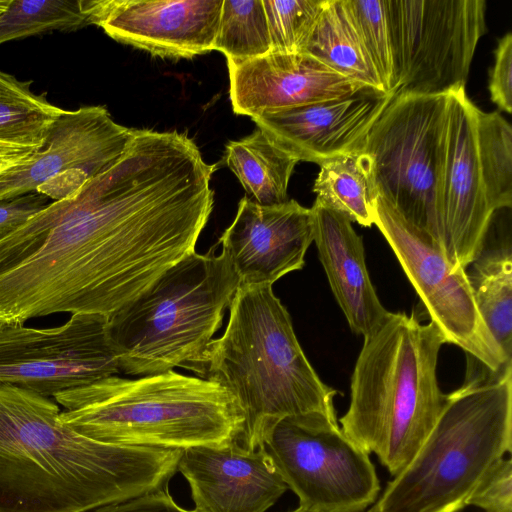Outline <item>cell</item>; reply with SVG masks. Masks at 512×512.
<instances>
[{"mask_svg": "<svg viewBox=\"0 0 512 512\" xmlns=\"http://www.w3.org/2000/svg\"><path fill=\"white\" fill-rule=\"evenodd\" d=\"M444 338L431 321L389 312L364 336L342 431L395 477L413 459L446 403L437 380Z\"/></svg>", "mask_w": 512, "mask_h": 512, "instance_id": "277c9868", "label": "cell"}, {"mask_svg": "<svg viewBox=\"0 0 512 512\" xmlns=\"http://www.w3.org/2000/svg\"><path fill=\"white\" fill-rule=\"evenodd\" d=\"M386 93L391 94L393 65L383 0H343Z\"/></svg>", "mask_w": 512, "mask_h": 512, "instance_id": "f1b7e54d", "label": "cell"}, {"mask_svg": "<svg viewBox=\"0 0 512 512\" xmlns=\"http://www.w3.org/2000/svg\"><path fill=\"white\" fill-rule=\"evenodd\" d=\"M53 200L34 191L0 201V237L15 230L29 218L40 212Z\"/></svg>", "mask_w": 512, "mask_h": 512, "instance_id": "1f68e13d", "label": "cell"}, {"mask_svg": "<svg viewBox=\"0 0 512 512\" xmlns=\"http://www.w3.org/2000/svg\"><path fill=\"white\" fill-rule=\"evenodd\" d=\"M223 0H86L91 24L114 40L169 59L213 50Z\"/></svg>", "mask_w": 512, "mask_h": 512, "instance_id": "9a60e30c", "label": "cell"}, {"mask_svg": "<svg viewBox=\"0 0 512 512\" xmlns=\"http://www.w3.org/2000/svg\"><path fill=\"white\" fill-rule=\"evenodd\" d=\"M38 148L0 141V176L23 164Z\"/></svg>", "mask_w": 512, "mask_h": 512, "instance_id": "836d02e7", "label": "cell"}, {"mask_svg": "<svg viewBox=\"0 0 512 512\" xmlns=\"http://www.w3.org/2000/svg\"><path fill=\"white\" fill-rule=\"evenodd\" d=\"M512 448V369L469 367L423 444L369 512H459Z\"/></svg>", "mask_w": 512, "mask_h": 512, "instance_id": "8992f818", "label": "cell"}, {"mask_svg": "<svg viewBox=\"0 0 512 512\" xmlns=\"http://www.w3.org/2000/svg\"><path fill=\"white\" fill-rule=\"evenodd\" d=\"M468 505L484 512H512V462L502 458L481 480Z\"/></svg>", "mask_w": 512, "mask_h": 512, "instance_id": "f546056e", "label": "cell"}, {"mask_svg": "<svg viewBox=\"0 0 512 512\" xmlns=\"http://www.w3.org/2000/svg\"><path fill=\"white\" fill-rule=\"evenodd\" d=\"M130 130L116 123L105 106L63 110L42 145L0 176V201L34 191L53 201L66 196L121 156Z\"/></svg>", "mask_w": 512, "mask_h": 512, "instance_id": "5bb4252c", "label": "cell"}, {"mask_svg": "<svg viewBox=\"0 0 512 512\" xmlns=\"http://www.w3.org/2000/svg\"><path fill=\"white\" fill-rule=\"evenodd\" d=\"M186 255L109 317L120 373L197 372L240 280L224 252Z\"/></svg>", "mask_w": 512, "mask_h": 512, "instance_id": "52a82bcc", "label": "cell"}, {"mask_svg": "<svg viewBox=\"0 0 512 512\" xmlns=\"http://www.w3.org/2000/svg\"><path fill=\"white\" fill-rule=\"evenodd\" d=\"M9 0H0V10L6 7Z\"/></svg>", "mask_w": 512, "mask_h": 512, "instance_id": "d590c367", "label": "cell"}, {"mask_svg": "<svg viewBox=\"0 0 512 512\" xmlns=\"http://www.w3.org/2000/svg\"><path fill=\"white\" fill-rule=\"evenodd\" d=\"M221 337L209 345L201 378L224 386L245 415L237 439L261 448L273 425L295 415L336 417L338 391L325 384L308 361L285 306L271 285H240Z\"/></svg>", "mask_w": 512, "mask_h": 512, "instance_id": "3957f363", "label": "cell"}, {"mask_svg": "<svg viewBox=\"0 0 512 512\" xmlns=\"http://www.w3.org/2000/svg\"><path fill=\"white\" fill-rule=\"evenodd\" d=\"M91 25L86 0H9L0 11V44Z\"/></svg>", "mask_w": 512, "mask_h": 512, "instance_id": "484cf974", "label": "cell"}, {"mask_svg": "<svg viewBox=\"0 0 512 512\" xmlns=\"http://www.w3.org/2000/svg\"><path fill=\"white\" fill-rule=\"evenodd\" d=\"M224 161L247 197L260 205L288 200L289 180L299 162L275 145L258 127L248 136L226 145Z\"/></svg>", "mask_w": 512, "mask_h": 512, "instance_id": "44dd1931", "label": "cell"}, {"mask_svg": "<svg viewBox=\"0 0 512 512\" xmlns=\"http://www.w3.org/2000/svg\"><path fill=\"white\" fill-rule=\"evenodd\" d=\"M390 39L391 94L437 95L465 88L480 38L484 0H383Z\"/></svg>", "mask_w": 512, "mask_h": 512, "instance_id": "8fae6325", "label": "cell"}, {"mask_svg": "<svg viewBox=\"0 0 512 512\" xmlns=\"http://www.w3.org/2000/svg\"><path fill=\"white\" fill-rule=\"evenodd\" d=\"M215 165L176 130L131 128L106 170L0 237V323L110 317L195 251Z\"/></svg>", "mask_w": 512, "mask_h": 512, "instance_id": "6da1fadb", "label": "cell"}, {"mask_svg": "<svg viewBox=\"0 0 512 512\" xmlns=\"http://www.w3.org/2000/svg\"><path fill=\"white\" fill-rule=\"evenodd\" d=\"M314 238L311 208L295 200L260 205L247 196L219 239L240 285H271L305 265Z\"/></svg>", "mask_w": 512, "mask_h": 512, "instance_id": "e0dca14e", "label": "cell"}, {"mask_svg": "<svg viewBox=\"0 0 512 512\" xmlns=\"http://www.w3.org/2000/svg\"><path fill=\"white\" fill-rule=\"evenodd\" d=\"M283 481L313 512H364L380 492L370 454L321 413L285 417L263 446Z\"/></svg>", "mask_w": 512, "mask_h": 512, "instance_id": "30bf717a", "label": "cell"}, {"mask_svg": "<svg viewBox=\"0 0 512 512\" xmlns=\"http://www.w3.org/2000/svg\"><path fill=\"white\" fill-rule=\"evenodd\" d=\"M512 205V128L480 110L465 88L450 92L442 185L444 253L465 269L482 250L497 211Z\"/></svg>", "mask_w": 512, "mask_h": 512, "instance_id": "ba28073f", "label": "cell"}, {"mask_svg": "<svg viewBox=\"0 0 512 512\" xmlns=\"http://www.w3.org/2000/svg\"><path fill=\"white\" fill-rule=\"evenodd\" d=\"M291 512H313V511H310V510H308L306 508H303V507L299 506L297 509H295V510H293Z\"/></svg>", "mask_w": 512, "mask_h": 512, "instance_id": "e575fe53", "label": "cell"}, {"mask_svg": "<svg viewBox=\"0 0 512 512\" xmlns=\"http://www.w3.org/2000/svg\"><path fill=\"white\" fill-rule=\"evenodd\" d=\"M50 398L0 384V512H86L168 485L181 450L105 443Z\"/></svg>", "mask_w": 512, "mask_h": 512, "instance_id": "7a4b0ae2", "label": "cell"}, {"mask_svg": "<svg viewBox=\"0 0 512 512\" xmlns=\"http://www.w3.org/2000/svg\"><path fill=\"white\" fill-rule=\"evenodd\" d=\"M187 480L195 512H265L287 485L263 447L237 439L181 450L177 465Z\"/></svg>", "mask_w": 512, "mask_h": 512, "instance_id": "ac0fdd59", "label": "cell"}, {"mask_svg": "<svg viewBox=\"0 0 512 512\" xmlns=\"http://www.w3.org/2000/svg\"><path fill=\"white\" fill-rule=\"evenodd\" d=\"M31 84L0 71V141L40 147L63 111L45 94L34 93Z\"/></svg>", "mask_w": 512, "mask_h": 512, "instance_id": "d4e9b609", "label": "cell"}, {"mask_svg": "<svg viewBox=\"0 0 512 512\" xmlns=\"http://www.w3.org/2000/svg\"><path fill=\"white\" fill-rule=\"evenodd\" d=\"M227 66L233 111L251 118L344 97L365 87L307 53L269 51L244 61H227Z\"/></svg>", "mask_w": 512, "mask_h": 512, "instance_id": "d6986e66", "label": "cell"}, {"mask_svg": "<svg viewBox=\"0 0 512 512\" xmlns=\"http://www.w3.org/2000/svg\"><path fill=\"white\" fill-rule=\"evenodd\" d=\"M449 102L450 93L394 95L371 128L363 150L372 160L379 195L443 252Z\"/></svg>", "mask_w": 512, "mask_h": 512, "instance_id": "9c48e42d", "label": "cell"}, {"mask_svg": "<svg viewBox=\"0 0 512 512\" xmlns=\"http://www.w3.org/2000/svg\"><path fill=\"white\" fill-rule=\"evenodd\" d=\"M270 51L304 53L325 0H262Z\"/></svg>", "mask_w": 512, "mask_h": 512, "instance_id": "83f0119b", "label": "cell"}, {"mask_svg": "<svg viewBox=\"0 0 512 512\" xmlns=\"http://www.w3.org/2000/svg\"><path fill=\"white\" fill-rule=\"evenodd\" d=\"M54 398L65 408V425L111 444L183 450L238 439L245 424L241 406L224 386L174 370L114 375Z\"/></svg>", "mask_w": 512, "mask_h": 512, "instance_id": "5b68a950", "label": "cell"}, {"mask_svg": "<svg viewBox=\"0 0 512 512\" xmlns=\"http://www.w3.org/2000/svg\"><path fill=\"white\" fill-rule=\"evenodd\" d=\"M213 50L227 61H244L270 51V37L262 0H223Z\"/></svg>", "mask_w": 512, "mask_h": 512, "instance_id": "4316f807", "label": "cell"}, {"mask_svg": "<svg viewBox=\"0 0 512 512\" xmlns=\"http://www.w3.org/2000/svg\"><path fill=\"white\" fill-rule=\"evenodd\" d=\"M304 53L355 83L385 92L343 0H325Z\"/></svg>", "mask_w": 512, "mask_h": 512, "instance_id": "603a6c76", "label": "cell"}, {"mask_svg": "<svg viewBox=\"0 0 512 512\" xmlns=\"http://www.w3.org/2000/svg\"><path fill=\"white\" fill-rule=\"evenodd\" d=\"M478 311L492 338L512 361V253L508 242L482 250L465 268Z\"/></svg>", "mask_w": 512, "mask_h": 512, "instance_id": "7402d4cb", "label": "cell"}, {"mask_svg": "<svg viewBox=\"0 0 512 512\" xmlns=\"http://www.w3.org/2000/svg\"><path fill=\"white\" fill-rule=\"evenodd\" d=\"M118 374L108 316L73 314L52 328L0 323V384L50 398Z\"/></svg>", "mask_w": 512, "mask_h": 512, "instance_id": "4fadbf2b", "label": "cell"}, {"mask_svg": "<svg viewBox=\"0 0 512 512\" xmlns=\"http://www.w3.org/2000/svg\"><path fill=\"white\" fill-rule=\"evenodd\" d=\"M313 242L317 247L333 295L351 330L363 337L387 317L371 282L362 237L342 214L314 202Z\"/></svg>", "mask_w": 512, "mask_h": 512, "instance_id": "ffe728a7", "label": "cell"}, {"mask_svg": "<svg viewBox=\"0 0 512 512\" xmlns=\"http://www.w3.org/2000/svg\"><path fill=\"white\" fill-rule=\"evenodd\" d=\"M392 98L390 93L364 87L344 97L262 113L252 120L298 161L320 165L363 151L371 128Z\"/></svg>", "mask_w": 512, "mask_h": 512, "instance_id": "2e32d148", "label": "cell"}, {"mask_svg": "<svg viewBox=\"0 0 512 512\" xmlns=\"http://www.w3.org/2000/svg\"><path fill=\"white\" fill-rule=\"evenodd\" d=\"M319 166L313 186L315 201L352 223L371 227L379 193L370 156L365 151L355 152L328 159Z\"/></svg>", "mask_w": 512, "mask_h": 512, "instance_id": "cb8c5ba5", "label": "cell"}, {"mask_svg": "<svg viewBox=\"0 0 512 512\" xmlns=\"http://www.w3.org/2000/svg\"><path fill=\"white\" fill-rule=\"evenodd\" d=\"M490 98L499 109L512 112V34L499 39L489 77Z\"/></svg>", "mask_w": 512, "mask_h": 512, "instance_id": "4dcf8cb0", "label": "cell"}, {"mask_svg": "<svg viewBox=\"0 0 512 512\" xmlns=\"http://www.w3.org/2000/svg\"><path fill=\"white\" fill-rule=\"evenodd\" d=\"M374 224L396 255L445 343L458 346L467 359L491 372L512 369V361L506 359L482 320L465 269L454 268L440 246L380 195Z\"/></svg>", "mask_w": 512, "mask_h": 512, "instance_id": "7c38bea8", "label": "cell"}, {"mask_svg": "<svg viewBox=\"0 0 512 512\" xmlns=\"http://www.w3.org/2000/svg\"><path fill=\"white\" fill-rule=\"evenodd\" d=\"M86 512H195L179 506L167 486L134 498L109 503Z\"/></svg>", "mask_w": 512, "mask_h": 512, "instance_id": "d6a6232c", "label": "cell"}]
</instances>
